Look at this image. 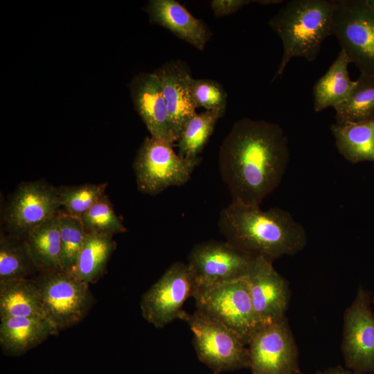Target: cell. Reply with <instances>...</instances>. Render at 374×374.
<instances>
[{"label": "cell", "instance_id": "6da1fadb", "mask_svg": "<svg viewBox=\"0 0 374 374\" xmlns=\"http://www.w3.org/2000/svg\"><path fill=\"white\" fill-rule=\"evenodd\" d=\"M290 161L288 140L277 123L237 121L222 141L218 166L232 202L260 206L282 181Z\"/></svg>", "mask_w": 374, "mask_h": 374}, {"label": "cell", "instance_id": "7a4b0ae2", "mask_svg": "<svg viewBox=\"0 0 374 374\" xmlns=\"http://www.w3.org/2000/svg\"><path fill=\"white\" fill-rule=\"evenodd\" d=\"M217 226L226 241L254 256L274 261L292 256L307 243L304 227L287 211H267L231 202L219 215Z\"/></svg>", "mask_w": 374, "mask_h": 374}, {"label": "cell", "instance_id": "3957f363", "mask_svg": "<svg viewBox=\"0 0 374 374\" xmlns=\"http://www.w3.org/2000/svg\"><path fill=\"white\" fill-rule=\"evenodd\" d=\"M335 0H291L268 24L283 44V55L272 81L282 76L290 61L316 60L324 40L331 35Z\"/></svg>", "mask_w": 374, "mask_h": 374}, {"label": "cell", "instance_id": "277c9868", "mask_svg": "<svg viewBox=\"0 0 374 374\" xmlns=\"http://www.w3.org/2000/svg\"><path fill=\"white\" fill-rule=\"evenodd\" d=\"M199 361L214 374L249 368L247 346L234 331L199 310L186 313Z\"/></svg>", "mask_w": 374, "mask_h": 374}, {"label": "cell", "instance_id": "5b68a950", "mask_svg": "<svg viewBox=\"0 0 374 374\" xmlns=\"http://www.w3.org/2000/svg\"><path fill=\"white\" fill-rule=\"evenodd\" d=\"M41 293L46 319L57 335L80 322L93 297L89 283L62 269L38 273L34 278Z\"/></svg>", "mask_w": 374, "mask_h": 374}, {"label": "cell", "instance_id": "8992f818", "mask_svg": "<svg viewBox=\"0 0 374 374\" xmlns=\"http://www.w3.org/2000/svg\"><path fill=\"white\" fill-rule=\"evenodd\" d=\"M200 157H180L172 145L152 136L146 137L139 148L133 163L138 189L157 195L168 187L180 186L190 178Z\"/></svg>", "mask_w": 374, "mask_h": 374}, {"label": "cell", "instance_id": "52a82bcc", "mask_svg": "<svg viewBox=\"0 0 374 374\" xmlns=\"http://www.w3.org/2000/svg\"><path fill=\"white\" fill-rule=\"evenodd\" d=\"M331 35L360 73L374 76V12L367 0H335Z\"/></svg>", "mask_w": 374, "mask_h": 374}, {"label": "cell", "instance_id": "ba28073f", "mask_svg": "<svg viewBox=\"0 0 374 374\" xmlns=\"http://www.w3.org/2000/svg\"><path fill=\"white\" fill-rule=\"evenodd\" d=\"M256 257L226 241L197 244L187 263L193 297L216 285L247 277Z\"/></svg>", "mask_w": 374, "mask_h": 374}, {"label": "cell", "instance_id": "9c48e42d", "mask_svg": "<svg viewBox=\"0 0 374 374\" xmlns=\"http://www.w3.org/2000/svg\"><path fill=\"white\" fill-rule=\"evenodd\" d=\"M194 299L197 310L234 331L247 346L258 326L247 277L213 286Z\"/></svg>", "mask_w": 374, "mask_h": 374}, {"label": "cell", "instance_id": "30bf717a", "mask_svg": "<svg viewBox=\"0 0 374 374\" xmlns=\"http://www.w3.org/2000/svg\"><path fill=\"white\" fill-rule=\"evenodd\" d=\"M247 348L251 374H299V352L286 317L259 327Z\"/></svg>", "mask_w": 374, "mask_h": 374}, {"label": "cell", "instance_id": "8fae6325", "mask_svg": "<svg viewBox=\"0 0 374 374\" xmlns=\"http://www.w3.org/2000/svg\"><path fill=\"white\" fill-rule=\"evenodd\" d=\"M57 188L43 179L23 182L4 211L8 234L24 238L31 230L56 215L60 210Z\"/></svg>", "mask_w": 374, "mask_h": 374}, {"label": "cell", "instance_id": "7c38bea8", "mask_svg": "<svg viewBox=\"0 0 374 374\" xmlns=\"http://www.w3.org/2000/svg\"><path fill=\"white\" fill-rule=\"evenodd\" d=\"M193 283L187 264L176 262L145 292L141 300L143 317L157 328L175 319L184 320L185 301L193 297Z\"/></svg>", "mask_w": 374, "mask_h": 374}, {"label": "cell", "instance_id": "4fadbf2b", "mask_svg": "<svg viewBox=\"0 0 374 374\" xmlns=\"http://www.w3.org/2000/svg\"><path fill=\"white\" fill-rule=\"evenodd\" d=\"M370 293L359 287L344 314L341 350L346 367L355 374L374 372V313Z\"/></svg>", "mask_w": 374, "mask_h": 374}, {"label": "cell", "instance_id": "5bb4252c", "mask_svg": "<svg viewBox=\"0 0 374 374\" xmlns=\"http://www.w3.org/2000/svg\"><path fill=\"white\" fill-rule=\"evenodd\" d=\"M247 280L258 328L284 319L290 289L287 280L274 269L273 261L256 256Z\"/></svg>", "mask_w": 374, "mask_h": 374}, {"label": "cell", "instance_id": "9a60e30c", "mask_svg": "<svg viewBox=\"0 0 374 374\" xmlns=\"http://www.w3.org/2000/svg\"><path fill=\"white\" fill-rule=\"evenodd\" d=\"M130 89L135 110L150 136L172 145L177 141L160 81L154 73L135 75Z\"/></svg>", "mask_w": 374, "mask_h": 374}, {"label": "cell", "instance_id": "2e32d148", "mask_svg": "<svg viewBox=\"0 0 374 374\" xmlns=\"http://www.w3.org/2000/svg\"><path fill=\"white\" fill-rule=\"evenodd\" d=\"M153 73L160 81L178 141L186 123L197 114L189 92L192 78L189 68L183 61L176 60L163 64Z\"/></svg>", "mask_w": 374, "mask_h": 374}, {"label": "cell", "instance_id": "e0dca14e", "mask_svg": "<svg viewBox=\"0 0 374 374\" xmlns=\"http://www.w3.org/2000/svg\"><path fill=\"white\" fill-rule=\"evenodd\" d=\"M143 9L151 24L169 30L199 51L204 49L211 37L204 21L195 17L176 0H150Z\"/></svg>", "mask_w": 374, "mask_h": 374}, {"label": "cell", "instance_id": "ac0fdd59", "mask_svg": "<svg viewBox=\"0 0 374 374\" xmlns=\"http://www.w3.org/2000/svg\"><path fill=\"white\" fill-rule=\"evenodd\" d=\"M46 319L12 317L1 319L0 345L4 353L20 355L56 335Z\"/></svg>", "mask_w": 374, "mask_h": 374}, {"label": "cell", "instance_id": "d6986e66", "mask_svg": "<svg viewBox=\"0 0 374 374\" xmlns=\"http://www.w3.org/2000/svg\"><path fill=\"white\" fill-rule=\"evenodd\" d=\"M12 317L46 319L41 293L34 278L0 282V319Z\"/></svg>", "mask_w": 374, "mask_h": 374}, {"label": "cell", "instance_id": "ffe728a7", "mask_svg": "<svg viewBox=\"0 0 374 374\" xmlns=\"http://www.w3.org/2000/svg\"><path fill=\"white\" fill-rule=\"evenodd\" d=\"M350 63L348 56L340 49L326 73L314 85V112H319L330 107L334 108L348 98L356 84V80L349 76Z\"/></svg>", "mask_w": 374, "mask_h": 374}, {"label": "cell", "instance_id": "44dd1931", "mask_svg": "<svg viewBox=\"0 0 374 374\" xmlns=\"http://www.w3.org/2000/svg\"><path fill=\"white\" fill-rule=\"evenodd\" d=\"M339 153L348 161L374 162V119L330 125Z\"/></svg>", "mask_w": 374, "mask_h": 374}, {"label": "cell", "instance_id": "7402d4cb", "mask_svg": "<svg viewBox=\"0 0 374 374\" xmlns=\"http://www.w3.org/2000/svg\"><path fill=\"white\" fill-rule=\"evenodd\" d=\"M23 238L39 273L61 269L58 213L31 230Z\"/></svg>", "mask_w": 374, "mask_h": 374}, {"label": "cell", "instance_id": "603a6c76", "mask_svg": "<svg viewBox=\"0 0 374 374\" xmlns=\"http://www.w3.org/2000/svg\"><path fill=\"white\" fill-rule=\"evenodd\" d=\"M116 246L113 235L86 233L73 274L87 283H95L103 275Z\"/></svg>", "mask_w": 374, "mask_h": 374}, {"label": "cell", "instance_id": "cb8c5ba5", "mask_svg": "<svg viewBox=\"0 0 374 374\" xmlns=\"http://www.w3.org/2000/svg\"><path fill=\"white\" fill-rule=\"evenodd\" d=\"M337 123L374 119V76L360 73L348 98L334 107Z\"/></svg>", "mask_w": 374, "mask_h": 374}, {"label": "cell", "instance_id": "d4e9b609", "mask_svg": "<svg viewBox=\"0 0 374 374\" xmlns=\"http://www.w3.org/2000/svg\"><path fill=\"white\" fill-rule=\"evenodd\" d=\"M39 273L23 238L1 232L0 282Z\"/></svg>", "mask_w": 374, "mask_h": 374}, {"label": "cell", "instance_id": "484cf974", "mask_svg": "<svg viewBox=\"0 0 374 374\" xmlns=\"http://www.w3.org/2000/svg\"><path fill=\"white\" fill-rule=\"evenodd\" d=\"M223 115L217 112L205 111L196 114L185 125L178 141V154L185 159L199 158L215 124Z\"/></svg>", "mask_w": 374, "mask_h": 374}, {"label": "cell", "instance_id": "4316f807", "mask_svg": "<svg viewBox=\"0 0 374 374\" xmlns=\"http://www.w3.org/2000/svg\"><path fill=\"white\" fill-rule=\"evenodd\" d=\"M60 231V267L65 271L74 272L86 236L80 217L64 211L58 212Z\"/></svg>", "mask_w": 374, "mask_h": 374}, {"label": "cell", "instance_id": "83f0119b", "mask_svg": "<svg viewBox=\"0 0 374 374\" xmlns=\"http://www.w3.org/2000/svg\"><path fill=\"white\" fill-rule=\"evenodd\" d=\"M107 183L63 186L57 188L61 207L67 213L80 217L104 195Z\"/></svg>", "mask_w": 374, "mask_h": 374}, {"label": "cell", "instance_id": "f1b7e54d", "mask_svg": "<svg viewBox=\"0 0 374 374\" xmlns=\"http://www.w3.org/2000/svg\"><path fill=\"white\" fill-rule=\"evenodd\" d=\"M80 218L86 233L114 235L127 231L106 195Z\"/></svg>", "mask_w": 374, "mask_h": 374}, {"label": "cell", "instance_id": "f546056e", "mask_svg": "<svg viewBox=\"0 0 374 374\" xmlns=\"http://www.w3.org/2000/svg\"><path fill=\"white\" fill-rule=\"evenodd\" d=\"M189 92L196 109L203 107L206 111L217 112L222 115L225 113L227 93L217 81L191 78Z\"/></svg>", "mask_w": 374, "mask_h": 374}, {"label": "cell", "instance_id": "4dcf8cb0", "mask_svg": "<svg viewBox=\"0 0 374 374\" xmlns=\"http://www.w3.org/2000/svg\"><path fill=\"white\" fill-rule=\"evenodd\" d=\"M249 0H212L210 6L217 17H222L238 12L250 3Z\"/></svg>", "mask_w": 374, "mask_h": 374}, {"label": "cell", "instance_id": "1f68e13d", "mask_svg": "<svg viewBox=\"0 0 374 374\" xmlns=\"http://www.w3.org/2000/svg\"><path fill=\"white\" fill-rule=\"evenodd\" d=\"M314 374H350L348 371L344 370L341 366L330 368L326 371L317 372Z\"/></svg>", "mask_w": 374, "mask_h": 374}, {"label": "cell", "instance_id": "d6a6232c", "mask_svg": "<svg viewBox=\"0 0 374 374\" xmlns=\"http://www.w3.org/2000/svg\"><path fill=\"white\" fill-rule=\"evenodd\" d=\"M253 2H256L259 4L262 5H271V4H277L280 3L283 1L281 0H258V1H253Z\"/></svg>", "mask_w": 374, "mask_h": 374}, {"label": "cell", "instance_id": "836d02e7", "mask_svg": "<svg viewBox=\"0 0 374 374\" xmlns=\"http://www.w3.org/2000/svg\"><path fill=\"white\" fill-rule=\"evenodd\" d=\"M367 3L371 10L374 12V0H367Z\"/></svg>", "mask_w": 374, "mask_h": 374}, {"label": "cell", "instance_id": "e575fe53", "mask_svg": "<svg viewBox=\"0 0 374 374\" xmlns=\"http://www.w3.org/2000/svg\"><path fill=\"white\" fill-rule=\"evenodd\" d=\"M371 302L374 304V296L371 299Z\"/></svg>", "mask_w": 374, "mask_h": 374}]
</instances>
